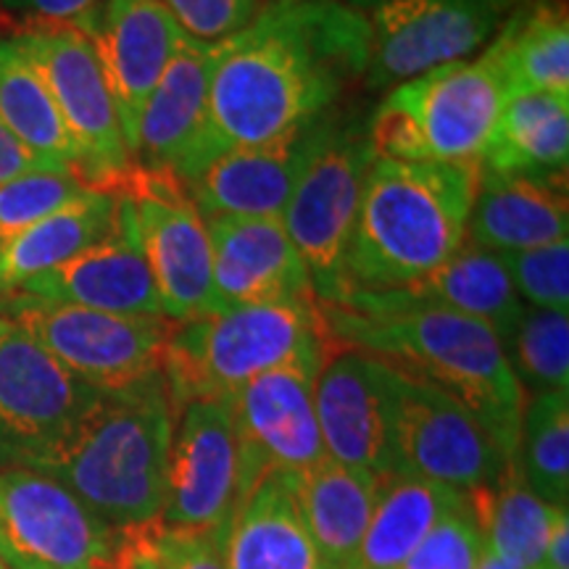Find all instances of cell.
<instances>
[{
    "instance_id": "cell-1",
    "label": "cell",
    "mask_w": 569,
    "mask_h": 569,
    "mask_svg": "<svg viewBox=\"0 0 569 569\" xmlns=\"http://www.w3.org/2000/svg\"><path fill=\"white\" fill-rule=\"evenodd\" d=\"M365 69V24L340 0H267L217 46L201 134L174 177L184 182L219 153L315 124Z\"/></svg>"
},
{
    "instance_id": "cell-2",
    "label": "cell",
    "mask_w": 569,
    "mask_h": 569,
    "mask_svg": "<svg viewBox=\"0 0 569 569\" xmlns=\"http://www.w3.org/2000/svg\"><path fill=\"white\" fill-rule=\"evenodd\" d=\"M480 161H398L377 156L343 259V298L401 288L467 243ZM338 306V303H336Z\"/></svg>"
},
{
    "instance_id": "cell-3",
    "label": "cell",
    "mask_w": 569,
    "mask_h": 569,
    "mask_svg": "<svg viewBox=\"0 0 569 569\" xmlns=\"http://www.w3.org/2000/svg\"><path fill=\"white\" fill-rule=\"evenodd\" d=\"M322 317L332 343L361 348L398 372L419 377L457 398L486 427L493 443L515 459L525 390L488 325L436 309L359 315L322 306Z\"/></svg>"
},
{
    "instance_id": "cell-4",
    "label": "cell",
    "mask_w": 569,
    "mask_h": 569,
    "mask_svg": "<svg viewBox=\"0 0 569 569\" xmlns=\"http://www.w3.org/2000/svg\"><path fill=\"white\" fill-rule=\"evenodd\" d=\"M174 411L167 380L98 393L32 472L48 475L113 530L159 522L169 488Z\"/></svg>"
},
{
    "instance_id": "cell-5",
    "label": "cell",
    "mask_w": 569,
    "mask_h": 569,
    "mask_svg": "<svg viewBox=\"0 0 569 569\" xmlns=\"http://www.w3.org/2000/svg\"><path fill=\"white\" fill-rule=\"evenodd\" d=\"M327 346L317 298L230 306L174 322L163 348L169 403L177 415L190 401H224L253 377Z\"/></svg>"
},
{
    "instance_id": "cell-6",
    "label": "cell",
    "mask_w": 569,
    "mask_h": 569,
    "mask_svg": "<svg viewBox=\"0 0 569 569\" xmlns=\"http://www.w3.org/2000/svg\"><path fill=\"white\" fill-rule=\"evenodd\" d=\"M509 98L486 48L396 84L367 119L377 156L398 161H480Z\"/></svg>"
},
{
    "instance_id": "cell-7",
    "label": "cell",
    "mask_w": 569,
    "mask_h": 569,
    "mask_svg": "<svg viewBox=\"0 0 569 569\" xmlns=\"http://www.w3.org/2000/svg\"><path fill=\"white\" fill-rule=\"evenodd\" d=\"M375 161L367 122L330 113L280 217L309 269L319 306L343 298L346 248Z\"/></svg>"
},
{
    "instance_id": "cell-8",
    "label": "cell",
    "mask_w": 569,
    "mask_h": 569,
    "mask_svg": "<svg viewBox=\"0 0 569 569\" xmlns=\"http://www.w3.org/2000/svg\"><path fill=\"white\" fill-rule=\"evenodd\" d=\"M0 317L17 322L63 369L96 393H127L163 375V348L174 322L163 317H124L82 306L11 296Z\"/></svg>"
},
{
    "instance_id": "cell-9",
    "label": "cell",
    "mask_w": 569,
    "mask_h": 569,
    "mask_svg": "<svg viewBox=\"0 0 569 569\" xmlns=\"http://www.w3.org/2000/svg\"><path fill=\"white\" fill-rule=\"evenodd\" d=\"M367 32L365 82L388 90L482 51L522 0H340Z\"/></svg>"
},
{
    "instance_id": "cell-10",
    "label": "cell",
    "mask_w": 569,
    "mask_h": 569,
    "mask_svg": "<svg viewBox=\"0 0 569 569\" xmlns=\"http://www.w3.org/2000/svg\"><path fill=\"white\" fill-rule=\"evenodd\" d=\"M51 90L77 148V174L92 190L122 193L134 174L117 106L90 34L71 27H21L11 34Z\"/></svg>"
},
{
    "instance_id": "cell-11",
    "label": "cell",
    "mask_w": 569,
    "mask_h": 569,
    "mask_svg": "<svg viewBox=\"0 0 569 569\" xmlns=\"http://www.w3.org/2000/svg\"><path fill=\"white\" fill-rule=\"evenodd\" d=\"M117 536L61 482L0 469V561L6 569H109Z\"/></svg>"
},
{
    "instance_id": "cell-12",
    "label": "cell",
    "mask_w": 569,
    "mask_h": 569,
    "mask_svg": "<svg viewBox=\"0 0 569 569\" xmlns=\"http://www.w3.org/2000/svg\"><path fill=\"white\" fill-rule=\"evenodd\" d=\"M122 196L132 203L134 230L159 293L161 317L190 322L219 311L209 232L182 182L172 174L134 169Z\"/></svg>"
},
{
    "instance_id": "cell-13",
    "label": "cell",
    "mask_w": 569,
    "mask_h": 569,
    "mask_svg": "<svg viewBox=\"0 0 569 569\" xmlns=\"http://www.w3.org/2000/svg\"><path fill=\"white\" fill-rule=\"evenodd\" d=\"M98 393L0 317V469H34Z\"/></svg>"
},
{
    "instance_id": "cell-14",
    "label": "cell",
    "mask_w": 569,
    "mask_h": 569,
    "mask_svg": "<svg viewBox=\"0 0 569 569\" xmlns=\"http://www.w3.org/2000/svg\"><path fill=\"white\" fill-rule=\"evenodd\" d=\"M243 503V461L230 401L203 398L174 415L161 530L209 532L222 543Z\"/></svg>"
},
{
    "instance_id": "cell-15",
    "label": "cell",
    "mask_w": 569,
    "mask_h": 569,
    "mask_svg": "<svg viewBox=\"0 0 569 569\" xmlns=\"http://www.w3.org/2000/svg\"><path fill=\"white\" fill-rule=\"evenodd\" d=\"M330 346L253 377L227 401L243 461V498L267 472L296 475L327 459L317 422V377Z\"/></svg>"
},
{
    "instance_id": "cell-16",
    "label": "cell",
    "mask_w": 569,
    "mask_h": 569,
    "mask_svg": "<svg viewBox=\"0 0 569 569\" xmlns=\"http://www.w3.org/2000/svg\"><path fill=\"white\" fill-rule=\"evenodd\" d=\"M396 475L443 482L461 493L493 486L515 465L457 398L398 372Z\"/></svg>"
},
{
    "instance_id": "cell-17",
    "label": "cell",
    "mask_w": 569,
    "mask_h": 569,
    "mask_svg": "<svg viewBox=\"0 0 569 569\" xmlns=\"http://www.w3.org/2000/svg\"><path fill=\"white\" fill-rule=\"evenodd\" d=\"M396 367L361 348L327 351L315 390L327 459L377 478L396 475Z\"/></svg>"
},
{
    "instance_id": "cell-18",
    "label": "cell",
    "mask_w": 569,
    "mask_h": 569,
    "mask_svg": "<svg viewBox=\"0 0 569 569\" xmlns=\"http://www.w3.org/2000/svg\"><path fill=\"white\" fill-rule=\"evenodd\" d=\"M13 296L82 306V309L106 311V315L161 317L159 293H156L151 269L140 251L138 230H134L130 198L119 193L117 224L103 240L53 272L21 284Z\"/></svg>"
},
{
    "instance_id": "cell-19",
    "label": "cell",
    "mask_w": 569,
    "mask_h": 569,
    "mask_svg": "<svg viewBox=\"0 0 569 569\" xmlns=\"http://www.w3.org/2000/svg\"><path fill=\"white\" fill-rule=\"evenodd\" d=\"M327 117L288 138L219 153L182 182L184 193L203 219L282 217Z\"/></svg>"
},
{
    "instance_id": "cell-20",
    "label": "cell",
    "mask_w": 569,
    "mask_h": 569,
    "mask_svg": "<svg viewBox=\"0 0 569 569\" xmlns=\"http://www.w3.org/2000/svg\"><path fill=\"white\" fill-rule=\"evenodd\" d=\"M340 309L359 311V315H388V311H457L488 325L496 338L507 340L522 317L525 303L511 288V280L498 253L467 243L451 259L401 288L382 290V293L348 296Z\"/></svg>"
},
{
    "instance_id": "cell-21",
    "label": "cell",
    "mask_w": 569,
    "mask_h": 569,
    "mask_svg": "<svg viewBox=\"0 0 569 569\" xmlns=\"http://www.w3.org/2000/svg\"><path fill=\"white\" fill-rule=\"evenodd\" d=\"M219 309L315 298L280 217H206Z\"/></svg>"
},
{
    "instance_id": "cell-22",
    "label": "cell",
    "mask_w": 569,
    "mask_h": 569,
    "mask_svg": "<svg viewBox=\"0 0 569 569\" xmlns=\"http://www.w3.org/2000/svg\"><path fill=\"white\" fill-rule=\"evenodd\" d=\"M90 40L132 153L140 113L172 61L182 32L161 0H106Z\"/></svg>"
},
{
    "instance_id": "cell-23",
    "label": "cell",
    "mask_w": 569,
    "mask_h": 569,
    "mask_svg": "<svg viewBox=\"0 0 569 569\" xmlns=\"http://www.w3.org/2000/svg\"><path fill=\"white\" fill-rule=\"evenodd\" d=\"M217 46L184 38L148 96L134 132L132 161L142 172L177 174L201 134Z\"/></svg>"
},
{
    "instance_id": "cell-24",
    "label": "cell",
    "mask_w": 569,
    "mask_h": 569,
    "mask_svg": "<svg viewBox=\"0 0 569 569\" xmlns=\"http://www.w3.org/2000/svg\"><path fill=\"white\" fill-rule=\"evenodd\" d=\"M567 232L565 182L490 172L480 167L467 222L469 243L501 256L567 240Z\"/></svg>"
},
{
    "instance_id": "cell-25",
    "label": "cell",
    "mask_w": 569,
    "mask_h": 569,
    "mask_svg": "<svg viewBox=\"0 0 569 569\" xmlns=\"http://www.w3.org/2000/svg\"><path fill=\"white\" fill-rule=\"evenodd\" d=\"M224 569H332L298 511L284 472H267L222 538Z\"/></svg>"
},
{
    "instance_id": "cell-26",
    "label": "cell",
    "mask_w": 569,
    "mask_h": 569,
    "mask_svg": "<svg viewBox=\"0 0 569 569\" xmlns=\"http://www.w3.org/2000/svg\"><path fill=\"white\" fill-rule=\"evenodd\" d=\"M298 511L332 569H351L375 515L382 478L325 459L288 475Z\"/></svg>"
},
{
    "instance_id": "cell-27",
    "label": "cell",
    "mask_w": 569,
    "mask_h": 569,
    "mask_svg": "<svg viewBox=\"0 0 569 569\" xmlns=\"http://www.w3.org/2000/svg\"><path fill=\"white\" fill-rule=\"evenodd\" d=\"M117 217L119 193L88 190L27 230L0 240V301L103 240Z\"/></svg>"
},
{
    "instance_id": "cell-28",
    "label": "cell",
    "mask_w": 569,
    "mask_h": 569,
    "mask_svg": "<svg viewBox=\"0 0 569 569\" xmlns=\"http://www.w3.org/2000/svg\"><path fill=\"white\" fill-rule=\"evenodd\" d=\"M569 163V96L511 92L480 167L490 172L565 182Z\"/></svg>"
},
{
    "instance_id": "cell-29",
    "label": "cell",
    "mask_w": 569,
    "mask_h": 569,
    "mask_svg": "<svg viewBox=\"0 0 569 569\" xmlns=\"http://www.w3.org/2000/svg\"><path fill=\"white\" fill-rule=\"evenodd\" d=\"M486 51L511 92L569 96V19L557 0H522Z\"/></svg>"
},
{
    "instance_id": "cell-30",
    "label": "cell",
    "mask_w": 569,
    "mask_h": 569,
    "mask_svg": "<svg viewBox=\"0 0 569 569\" xmlns=\"http://www.w3.org/2000/svg\"><path fill=\"white\" fill-rule=\"evenodd\" d=\"M467 493L409 475L380 482L375 515L351 569H401L440 517L465 501Z\"/></svg>"
},
{
    "instance_id": "cell-31",
    "label": "cell",
    "mask_w": 569,
    "mask_h": 569,
    "mask_svg": "<svg viewBox=\"0 0 569 569\" xmlns=\"http://www.w3.org/2000/svg\"><path fill=\"white\" fill-rule=\"evenodd\" d=\"M0 119L40 167L77 174V148L59 106L13 38L0 40Z\"/></svg>"
},
{
    "instance_id": "cell-32",
    "label": "cell",
    "mask_w": 569,
    "mask_h": 569,
    "mask_svg": "<svg viewBox=\"0 0 569 569\" xmlns=\"http://www.w3.org/2000/svg\"><path fill=\"white\" fill-rule=\"evenodd\" d=\"M467 501L486 549L525 569H540L559 507L532 493L519 478L517 465H511L493 486L469 490Z\"/></svg>"
},
{
    "instance_id": "cell-33",
    "label": "cell",
    "mask_w": 569,
    "mask_h": 569,
    "mask_svg": "<svg viewBox=\"0 0 569 569\" xmlns=\"http://www.w3.org/2000/svg\"><path fill=\"white\" fill-rule=\"evenodd\" d=\"M515 465L532 493L553 507L569 498V393L525 398Z\"/></svg>"
},
{
    "instance_id": "cell-34",
    "label": "cell",
    "mask_w": 569,
    "mask_h": 569,
    "mask_svg": "<svg viewBox=\"0 0 569 569\" xmlns=\"http://www.w3.org/2000/svg\"><path fill=\"white\" fill-rule=\"evenodd\" d=\"M501 346L525 393H569V311L525 306Z\"/></svg>"
},
{
    "instance_id": "cell-35",
    "label": "cell",
    "mask_w": 569,
    "mask_h": 569,
    "mask_svg": "<svg viewBox=\"0 0 569 569\" xmlns=\"http://www.w3.org/2000/svg\"><path fill=\"white\" fill-rule=\"evenodd\" d=\"M88 190L92 188L74 172L56 169H32L0 182V240L27 230Z\"/></svg>"
},
{
    "instance_id": "cell-36",
    "label": "cell",
    "mask_w": 569,
    "mask_h": 569,
    "mask_svg": "<svg viewBox=\"0 0 569 569\" xmlns=\"http://www.w3.org/2000/svg\"><path fill=\"white\" fill-rule=\"evenodd\" d=\"M519 301L536 309L569 311V240L501 253Z\"/></svg>"
},
{
    "instance_id": "cell-37",
    "label": "cell",
    "mask_w": 569,
    "mask_h": 569,
    "mask_svg": "<svg viewBox=\"0 0 569 569\" xmlns=\"http://www.w3.org/2000/svg\"><path fill=\"white\" fill-rule=\"evenodd\" d=\"M482 549V532L465 498L459 507L440 517L401 569H475Z\"/></svg>"
},
{
    "instance_id": "cell-38",
    "label": "cell",
    "mask_w": 569,
    "mask_h": 569,
    "mask_svg": "<svg viewBox=\"0 0 569 569\" xmlns=\"http://www.w3.org/2000/svg\"><path fill=\"white\" fill-rule=\"evenodd\" d=\"M184 38L201 46H222L243 32L267 0H161Z\"/></svg>"
},
{
    "instance_id": "cell-39",
    "label": "cell",
    "mask_w": 569,
    "mask_h": 569,
    "mask_svg": "<svg viewBox=\"0 0 569 569\" xmlns=\"http://www.w3.org/2000/svg\"><path fill=\"white\" fill-rule=\"evenodd\" d=\"M106 0H0L21 27H71L92 34Z\"/></svg>"
},
{
    "instance_id": "cell-40",
    "label": "cell",
    "mask_w": 569,
    "mask_h": 569,
    "mask_svg": "<svg viewBox=\"0 0 569 569\" xmlns=\"http://www.w3.org/2000/svg\"><path fill=\"white\" fill-rule=\"evenodd\" d=\"M161 553L167 569H224L222 543L209 532L161 530Z\"/></svg>"
},
{
    "instance_id": "cell-41",
    "label": "cell",
    "mask_w": 569,
    "mask_h": 569,
    "mask_svg": "<svg viewBox=\"0 0 569 569\" xmlns=\"http://www.w3.org/2000/svg\"><path fill=\"white\" fill-rule=\"evenodd\" d=\"M109 569H167L161 553L159 522L119 530L117 551H113Z\"/></svg>"
},
{
    "instance_id": "cell-42",
    "label": "cell",
    "mask_w": 569,
    "mask_h": 569,
    "mask_svg": "<svg viewBox=\"0 0 569 569\" xmlns=\"http://www.w3.org/2000/svg\"><path fill=\"white\" fill-rule=\"evenodd\" d=\"M32 169H46V167H40L38 159H34V156L27 151L17 138H13L9 127H6L3 119H0V182L11 180V177L17 174L32 172Z\"/></svg>"
},
{
    "instance_id": "cell-43",
    "label": "cell",
    "mask_w": 569,
    "mask_h": 569,
    "mask_svg": "<svg viewBox=\"0 0 569 569\" xmlns=\"http://www.w3.org/2000/svg\"><path fill=\"white\" fill-rule=\"evenodd\" d=\"M540 569H569V507L557 509Z\"/></svg>"
},
{
    "instance_id": "cell-44",
    "label": "cell",
    "mask_w": 569,
    "mask_h": 569,
    "mask_svg": "<svg viewBox=\"0 0 569 569\" xmlns=\"http://www.w3.org/2000/svg\"><path fill=\"white\" fill-rule=\"evenodd\" d=\"M475 569H525V567H519V565H515V561L498 557L496 551L482 549L480 559H478V567H475Z\"/></svg>"
},
{
    "instance_id": "cell-45",
    "label": "cell",
    "mask_w": 569,
    "mask_h": 569,
    "mask_svg": "<svg viewBox=\"0 0 569 569\" xmlns=\"http://www.w3.org/2000/svg\"><path fill=\"white\" fill-rule=\"evenodd\" d=\"M0 569H6V567H3V561H0Z\"/></svg>"
}]
</instances>
